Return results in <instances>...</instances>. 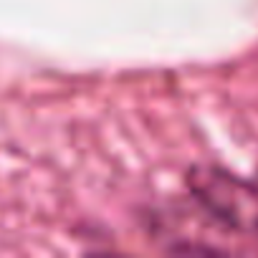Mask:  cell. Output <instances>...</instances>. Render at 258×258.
<instances>
[{
  "label": "cell",
  "instance_id": "1",
  "mask_svg": "<svg viewBox=\"0 0 258 258\" xmlns=\"http://www.w3.org/2000/svg\"><path fill=\"white\" fill-rule=\"evenodd\" d=\"M187 187L198 203L235 233L258 240V187L228 170L195 165L187 172Z\"/></svg>",
  "mask_w": 258,
  "mask_h": 258
}]
</instances>
